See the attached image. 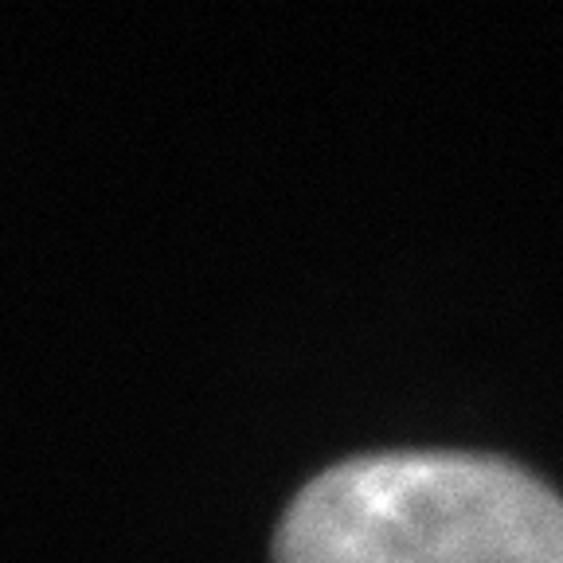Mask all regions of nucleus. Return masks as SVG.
Here are the masks:
<instances>
[{"label":"nucleus","mask_w":563,"mask_h":563,"mask_svg":"<svg viewBox=\"0 0 563 563\" xmlns=\"http://www.w3.org/2000/svg\"><path fill=\"white\" fill-rule=\"evenodd\" d=\"M278 563H563V497L474 450L349 457L290 501Z\"/></svg>","instance_id":"1"}]
</instances>
